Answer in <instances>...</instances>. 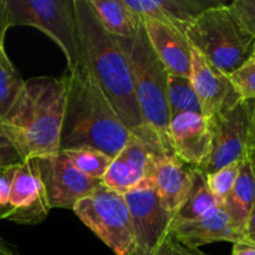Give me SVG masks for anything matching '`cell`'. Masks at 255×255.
<instances>
[{"instance_id": "cell-29", "label": "cell", "mask_w": 255, "mask_h": 255, "mask_svg": "<svg viewBox=\"0 0 255 255\" xmlns=\"http://www.w3.org/2000/svg\"><path fill=\"white\" fill-rule=\"evenodd\" d=\"M153 255H209L201 252L199 249H191L182 246L181 243L174 241L172 237H168L161 246L157 248Z\"/></svg>"}, {"instance_id": "cell-32", "label": "cell", "mask_w": 255, "mask_h": 255, "mask_svg": "<svg viewBox=\"0 0 255 255\" xmlns=\"http://www.w3.org/2000/svg\"><path fill=\"white\" fill-rule=\"evenodd\" d=\"M243 242L255 246V203L243 232Z\"/></svg>"}, {"instance_id": "cell-16", "label": "cell", "mask_w": 255, "mask_h": 255, "mask_svg": "<svg viewBox=\"0 0 255 255\" xmlns=\"http://www.w3.org/2000/svg\"><path fill=\"white\" fill-rule=\"evenodd\" d=\"M124 2L141 17L163 22L184 35L204 11L228 4L222 0H124Z\"/></svg>"}, {"instance_id": "cell-1", "label": "cell", "mask_w": 255, "mask_h": 255, "mask_svg": "<svg viewBox=\"0 0 255 255\" xmlns=\"http://www.w3.org/2000/svg\"><path fill=\"white\" fill-rule=\"evenodd\" d=\"M61 80L66 96L59 152L92 148L114 159L132 132L81 62L66 69Z\"/></svg>"}, {"instance_id": "cell-28", "label": "cell", "mask_w": 255, "mask_h": 255, "mask_svg": "<svg viewBox=\"0 0 255 255\" xmlns=\"http://www.w3.org/2000/svg\"><path fill=\"white\" fill-rule=\"evenodd\" d=\"M229 7L255 36V0H236L229 2Z\"/></svg>"}, {"instance_id": "cell-19", "label": "cell", "mask_w": 255, "mask_h": 255, "mask_svg": "<svg viewBox=\"0 0 255 255\" xmlns=\"http://www.w3.org/2000/svg\"><path fill=\"white\" fill-rule=\"evenodd\" d=\"M255 203V166L247 154L242 161L236 184L223 202V207L234 228L243 237L249 214Z\"/></svg>"}, {"instance_id": "cell-33", "label": "cell", "mask_w": 255, "mask_h": 255, "mask_svg": "<svg viewBox=\"0 0 255 255\" xmlns=\"http://www.w3.org/2000/svg\"><path fill=\"white\" fill-rule=\"evenodd\" d=\"M232 255H255V246L244 243V242L234 243Z\"/></svg>"}, {"instance_id": "cell-10", "label": "cell", "mask_w": 255, "mask_h": 255, "mask_svg": "<svg viewBox=\"0 0 255 255\" xmlns=\"http://www.w3.org/2000/svg\"><path fill=\"white\" fill-rule=\"evenodd\" d=\"M164 151L161 141L154 134L132 133L124 148L112 159L102 184L125 194L146 179L151 178L154 163Z\"/></svg>"}, {"instance_id": "cell-21", "label": "cell", "mask_w": 255, "mask_h": 255, "mask_svg": "<svg viewBox=\"0 0 255 255\" xmlns=\"http://www.w3.org/2000/svg\"><path fill=\"white\" fill-rule=\"evenodd\" d=\"M219 204L222 203L213 196L211 189L208 188L203 172H201L196 167H192V188L183 206L174 214L172 226L183 223V222L193 221V219L203 216L209 209L214 208Z\"/></svg>"}, {"instance_id": "cell-27", "label": "cell", "mask_w": 255, "mask_h": 255, "mask_svg": "<svg viewBox=\"0 0 255 255\" xmlns=\"http://www.w3.org/2000/svg\"><path fill=\"white\" fill-rule=\"evenodd\" d=\"M21 162L19 151L0 125V172L17 166Z\"/></svg>"}, {"instance_id": "cell-13", "label": "cell", "mask_w": 255, "mask_h": 255, "mask_svg": "<svg viewBox=\"0 0 255 255\" xmlns=\"http://www.w3.org/2000/svg\"><path fill=\"white\" fill-rule=\"evenodd\" d=\"M189 79L206 119L229 111L243 101L228 75L207 61L194 47Z\"/></svg>"}, {"instance_id": "cell-5", "label": "cell", "mask_w": 255, "mask_h": 255, "mask_svg": "<svg viewBox=\"0 0 255 255\" xmlns=\"http://www.w3.org/2000/svg\"><path fill=\"white\" fill-rule=\"evenodd\" d=\"M186 36L192 47L228 76L255 52V36L232 11L229 2L204 11Z\"/></svg>"}, {"instance_id": "cell-11", "label": "cell", "mask_w": 255, "mask_h": 255, "mask_svg": "<svg viewBox=\"0 0 255 255\" xmlns=\"http://www.w3.org/2000/svg\"><path fill=\"white\" fill-rule=\"evenodd\" d=\"M50 211L36 158L25 159L15 168L9 199L6 206L0 209V219L35 226L42 223Z\"/></svg>"}, {"instance_id": "cell-8", "label": "cell", "mask_w": 255, "mask_h": 255, "mask_svg": "<svg viewBox=\"0 0 255 255\" xmlns=\"http://www.w3.org/2000/svg\"><path fill=\"white\" fill-rule=\"evenodd\" d=\"M133 226V251L131 255H153L171 237L174 216L159 203L151 178L124 194Z\"/></svg>"}, {"instance_id": "cell-25", "label": "cell", "mask_w": 255, "mask_h": 255, "mask_svg": "<svg viewBox=\"0 0 255 255\" xmlns=\"http://www.w3.org/2000/svg\"><path fill=\"white\" fill-rule=\"evenodd\" d=\"M242 161L234 162L223 167L219 171L214 173L207 174L206 181L208 184V188L213 193V196L218 199L221 203H223L227 197L231 194L234 184H236L237 177H238L239 168H241Z\"/></svg>"}, {"instance_id": "cell-24", "label": "cell", "mask_w": 255, "mask_h": 255, "mask_svg": "<svg viewBox=\"0 0 255 255\" xmlns=\"http://www.w3.org/2000/svg\"><path fill=\"white\" fill-rule=\"evenodd\" d=\"M64 153L66 154L72 166L84 176L101 182L112 162L111 157L106 153L92 148L70 149L65 151Z\"/></svg>"}, {"instance_id": "cell-6", "label": "cell", "mask_w": 255, "mask_h": 255, "mask_svg": "<svg viewBox=\"0 0 255 255\" xmlns=\"http://www.w3.org/2000/svg\"><path fill=\"white\" fill-rule=\"evenodd\" d=\"M77 218L101 239L115 255H131L133 226L124 194L100 183L74 207Z\"/></svg>"}, {"instance_id": "cell-4", "label": "cell", "mask_w": 255, "mask_h": 255, "mask_svg": "<svg viewBox=\"0 0 255 255\" xmlns=\"http://www.w3.org/2000/svg\"><path fill=\"white\" fill-rule=\"evenodd\" d=\"M116 40L131 66L134 96L144 126L158 136L167 153L174 154L169 132L171 116L167 102L168 72L149 44L143 20L133 36L128 39L116 37Z\"/></svg>"}, {"instance_id": "cell-23", "label": "cell", "mask_w": 255, "mask_h": 255, "mask_svg": "<svg viewBox=\"0 0 255 255\" xmlns=\"http://www.w3.org/2000/svg\"><path fill=\"white\" fill-rule=\"evenodd\" d=\"M24 84L25 80L9 59L5 47H0V120L7 114Z\"/></svg>"}, {"instance_id": "cell-14", "label": "cell", "mask_w": 255, "mask_h": 255, "mask_svg": "<svg viewBox=\"0 0 255 255\" xmlns=\"http://www.w3.org/2000/svg\"><path fill=\"white\" fill-rule=\"evenodd\" d=\"M171 237L182 246L198 249L217 242H243V237L232 224L223 204L209 209L207 213L193 221L172 226Z\"/></svg>"}, {"instance_id": "cell-12", "label": "cell", "mask_w": 255, "mask_h": 255, "mask_svg": "<svg viewBox=\"0 0 255 255\" xmlns=\"http://www.w3.org/2000/svg\"><path fill=\"white\" fill-rule=\"evenodd\" d=\"M36 161L51 209H74L77 202L90 196L102 183L77 171L64 152L37 157Z\"/></svg>"}, {"instance_id": "cell-7", "label": "cell", "mask_w": 255, "mask_h": 255, "mask_svg": "<svg viewBox=\"0 0 255 255\" xmlns=\"http://www.w3.org/2000/svg\"><path fill=\"white\" fill-rule=\"evenodd\" d=\"M6 7L10 27H36L59 45L66 69L79 62L74 0H6Z\"/></svg>"}, {"instance_id": "cell-26", "label": "cell", "mask_w": 255, "mask_h": 255, "mask_svg": "<svg viewBox=\"0 0 255 255\" xmlns=\"http://www.w3.org/2000/svg\"><path fill=\"white\" fill-rule=\"evenodd\" d=\"M229 79L243 101L255 100V52L239 69L229 75Z\"/></svg>"}, {"instance_id": "cell-18", "label": "cell", "mask_w": 255, "mask_h": 255, "mask_svg": "<svg viewBox=\"0 0 255 255\" xmlns=\"http://www.w3.org/2000/svg\"><path fill=\"white\" fill-rule=\"evenodd\" d=\"M151 179L161 206L174 216L192 188V167L176 154H162L154 163Z\"/></svg>"}, {"instance_id": "cell-34", "label": "cell", "mask_w": 255, "mask_h": 255, "mask_svg": "<svg viewBox=\"0 0 255 255\" xmlns=\"http://www.w3.org/2000/svg\"><path fill=\"white\" fill-rule=\"evenodd\" d=\"M252 120H253V119H252ZM248 156H249V158L252 159V162H253L254 166H255V125H254V122H253V131H252L251 143H249Z\"/></svg>"}, {"instance_id": "cell-17", "label": "cell", "mask_w": 255, "mask_h": 255, "mask_svg": "<svg viewBox=\"0 0 255 255\" xmlns=\"http://www.w3.org/2000/svg\"><path fill=\"white\" fill-rule=\"evenodd\" d=\"M152 49L168 75L191 77L192 46L187 36L169 25L142 17Z\"/></svg>"}, {"instance_id": "cell-2", "label": "cell", "mask_w": 255, "mask_h": 255, "mask_svg": "<svg viewBox=\"0 0 255 255\" xmlns=\"http://www.w3.org/2000/svg\"><path fill=\"white\" fill-rule=\"evenodd\" d=\"M79 61L89 70L125 126L142 134L144 126L134 96L131 66L116 37L105 30L89 0H74Z\"/></svg>"}, {"instance_id": "cell-20", "label": "cell", "mask_w": 255, "mask_h": 255, "mask_svg": "<svg viewBox=\"0 0 255 255\" xmlns=\"http://www.w3.org/2000/svg\"><path fill=\"white\" fill-rule=\"evenodd\" d=\"M100 22L112 36L128 39L142 24V17L132 11L124 0H89Z\"/></svg>"}, {"instance_id": "cell-3", "label": "cell", "mask_w": 255, "mask_h": 255, "mask_svg": "<svg viewBox=\"0 0 255 255\" xmlns=\"http://www.w3.org/2000/svg\"><path fill=\"white\" fill-rule=\"evenodd\" d=\"M65 96L61 79L37 76L25 81L17 99L0 120L22 161L59 152Z\"/></svg>"}, {"instance_id": "cell-15", "label": "cell", "mask_w": 255, "mask_h": 255, "mask_svg": "<svg viewBox=\"0 0 255 255\" xmlns=\"http://www.w3.org/2000/svg\"><path fill=\"white\" fill-rule=\"evenodd\" d=\"M173 153L191 167H201L212 149L208 119L199 114H181L169 125Z\"/></svg>"}, {"instance_id": "cell-36", "label": "cell", "mask_w": 255, "mask_h": 255, "mask_svg": "<svg viewBox=\"0 0 255 255\" xmlns=\"http://www.w3.org/2000/svg\"><path fill=\"white\" fill-rule=\"evenodd\" d=\"M249 105V110H251L252 119H253V122L255 125V100H251V101H247Z\"/></svg>"}, {"instance_id": "cell-22", "label": "cell", "mask_w": 255, "mask_h": 255, "mask_svg": "<svg viewBox=\"0 0 255 255\" xmlns=\"http://www.w3.org/2000/svg\"><path fill=\"white\" fill-rule=\"evenodd\" d=\"M167 102L171 119L181 114L202 115L201 104L189 77L168 75Z\"/></svg>"}, {"instance_id": "cell-30", "label": "cell", "mask_w": 255, "mask_h": 255, "mask_svg": "<svg viewBox=\"0 0 255 255\" xmlns=\"http://www.w3.org/2000/svg\"><path fill=\"white\" fill-rule=\"evenodd\" d=\"M15 168H16V166L0 172V209L4 208L7 204V199H9L10 194V187H11Z\"/></svg>"}, {"instance_id": "cell-9", "label": "cell", "mask_w": 255, "mask_h": 255, "mask_svg": "<svg viewBox=\"0 0 255 255\" xmlns=\"http://www.w3.org/2000/svg\"><path fill=\"white\" fill-rule=\"evenodd\" d=\"M208 121L212 133L211 153L201 167H196L204 176L234 162L243 161L248 154L253 131V120L247 101H242Z\"/></svg>"}, {"instance_id": "cell-35", "label": "cell", "mask_w": 255, "mask_h": 255, "mask_svg": "<svg viewBox=\"0 0 255 255\" xmlns=\"http://www.w3.org/2000/svg\"><path fill=\"white\" fill-rule=\"evenodd\" d=\"M0 255H16L12 249H10L4 242L0 241Z\"/></svg>"}, {"instance_id": "cell-31", "label": "cell", "mask_w": 255, "mask_h": 255, "mask_svg": "<svg viewBox=\"0 0 255 255\" xmlns=\"http://www.w3.org/2000/svg\"><path fill=\"white\" fill-rule=\"evenodd\" d=\"M7 29H10V25L7 19L6 0H0V47H5V35Z\"/></svg>"}]
</instances>
